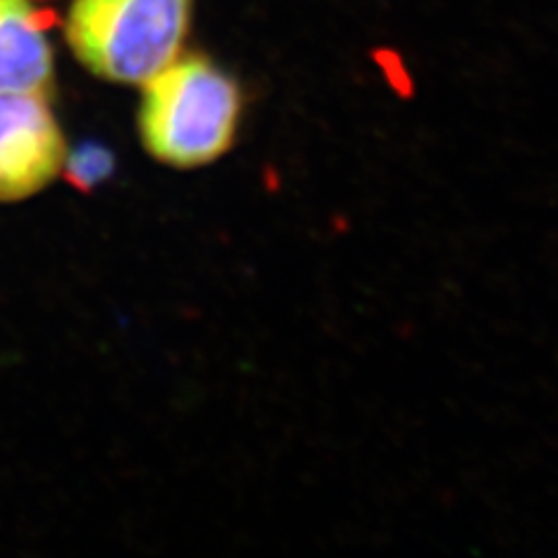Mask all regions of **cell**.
<instances>
[{
  "label": "cell",
  "mask_w": 558,
  "mask_h": 558,
  "mask_svg": "<svg viewBox=\"0 0 558 558\" xmlns=\"http://www.w3.org/2000/svg\"><path fill=\"white\" fill-rule=\"evenodd\" d=\"M143 86L140 135L156 161L201 168L235 145L244 94L238 80L217 63L180 57Z\"/></svg>",
  "instance_id": "cell-1"
},
{
  "label": "cell",
  "mask_w": 558,
  "mask_h": 558,
  "mask_svg": "<svg viewBox=\"0 0 558 558\" xmlns=\"http://www.w3.org/2000/svg\"><path fill=\"white\" fill-rule=\"evenodd\" d=\"M65 156L45 94H0V203L38 194L61 172Z\"/></svg>",
  "instance_id": "cell-3"
},
{
  "label": "cell",
  "mask_w": 558,
  "mask_h": 558,
  "mask_svg": "<svg viewBox=\"0 0 558 558\" xmlns=\"http://www.w3.org/2000/svg\"><path fill=\"white\" fill-rule=\"evenodd\" d=\"M51 73L40 10L33 0H0V94H45Z\"/></svg>",
  "instance_id": "cell-4"
},
{
  "label": "cell",
  "mask_w": 558,
  "mask_h": 558,
  "mask_svg": "<svg viewBox=\"0 0 558 558\" xmlns=\"http://www.w3.org/2000/svg\"><path fill=\"white\" fill-rule=\"evenodd\" d=\"M194 0H75L68 45L94 75L145 84L182 57Z\"/></svg>",
  "instance_id": "cell-2"
},
{
  "label": "cell",
  "mask_w": 558,
  "mask_h": 558,
  "mask_svg": "<svg viewBox=\"0 0 558 558\" xmlns=\"http://www.w3.org/2000/svg\"><path fill=\"white\" fill-rule=\"evenodd\" d=\"M68 178L80 189H92L100 184L114 168L112 154L100 145H84L73 156H65Z\"/></svg>",
  "instance_id": "cell-5"
}]
</instances>
